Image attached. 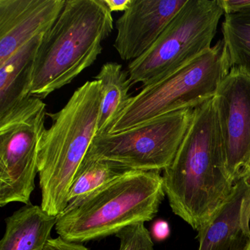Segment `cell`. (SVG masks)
<instances>
[{
	"mask_svg": "<svg viewBox=\"0 0 250 250\" xmlns=\"http://www.w3.org/2000/svg\"><path fill=\"white\" fill-rule=\"evenodd\" d=\"M249 250H250V249H249Z\"/></svg>",
	"mask_w": 250,
	"mask_h": 250,
	"instance_id": "603a6c76",
	"label": "cell"
},
{
	"mask_svg": "<svg viewBox=\"0 0 250 250\" xmlns=\"http://www.w3.org/2000/svg\"><path fill=\"white\" fill-rule=\"evenodd\" d=\"M66 0H0V65L38 36L47 33Z\"/></svg>",
	"mask_w": 250,
	"mask_h": 250,
	"instance_id": "8fae6325",
	"label": "cell"
},
{
	"mask_svg": "<svg viewBox=\"0 0 250 250\" xmlns=\"http://www.w3.org/2000/svg\"><path fill=\"white\" fill-rule=\"evenodd\" d=\"M43 101L0 124V206L32 204L39 173V146L45 130Z\"/></svg>",
	"mask_w": 250,
	"mask_h": 250,
	"instance_id": "ba28073f",
	"label": "cell"
},
{
	"mask_svg": "<svg viewBox=\"0 0 250 250\" xmlns=\"http://www.w3.org/2000/svg\"><path fill=\"white\" fill-rule=\"evenodd\" d=\"M187 0H131L117 20L114 47L124 61H133L157 40Z\"/></svg>",
	"mask_w": 250,
	"mask_h": 250,
	"instance_id": "30bf717a",
	"label": "cell"
},
{
	"mask_svg": "<svg viewBox=\"0 0 250 250\" xmlns=\"http://www.w3.org/2000/svg\"><path fill=\"white\" fill-rule=\"evenodd\" d=\"M224 15L235 14L250 6V0H219Z\"/></svg>",
	"mask_w": 250,
	"mask_h": 250,
	"instance_id": "ffe728a7",
	"label": "cell"
},
{
	"mask_svg": "<svg viewBox=\"0 0 250 250\" xmlns=\"http://www.w3.org/2000/svg\"><path fill=\"white\" fill-rule=\"evenodd\" d=\"M44 35L30 41L0 65V124L42 100L32 95L31 89L35 62Z\"/></svg>",
	"mask_w": 250,
	"mask_h": 250,
	"instance_id": "4fadbf2b",
	"label": "cell"
},
{
	"mask_svg": "<svg viewBox=\"0 0 250 250\" xmlns=\"http://www.w3.org/2000/svg\"><path fill=\"white\" fill-rule=\"evenodd\" d=\"M101 104L100 84L87 81L55 114L45 130L38 156L42 208L58 216L68 206L73 179L96 135Z\"/></svg>",
	"mask_w": 250,
	"mask_h": 250,
	"instance_id": "3957f363",
	"label": "cell"
},
{
	"mask_svg": "<svg viewBox=\"0 0 250 250\" xmlns=\"http://www.w3.org/2000/svg\"><path fill=\"white\" fill-rule=\"evenodd\" d=\"M194 110L170 112L115 134L96 136L86 156L118 162L132 170H165L182 144Z\"/></svg>",
	"mask_w": 250,
	"mask_h": 250,
	"instance_id": "52a82bcc",
	"label": "cell"
},
{
	"mask_svg": "<svg viewBox=\"0 0 250 250\" xmlns=\"http://www.w3.org/2000/svg\"><path fill=\"white\" fill-rule=\"evenodd\" d=\"M112 30V13L104 0H66L39 47L32 95L43 99L72 83L97 60Z\"/></svg>",
	"mask_w": 250,
	"mask_h": 250,
	"instance_id": "7a4b0ae2",
	"label": "cell"
},
{
	"mask_svg": "<svg viewBox=\"0 0 250 250\" xmlns=\"http://www.w3.org/2000/svg\"><path fill=\"white\" fill-rule=\"evenodd\" d=\"M120 240L119 250H153L151 234L144 222L129 225L115 235Z\"/></svg>",
	"mask_w": 250,
	"mask_h": 250,
	"instance_id": "ac0fdd59",
	"label": "cell"
},
{
	"mask_svg": "<svg viewBox=\"0 0 250 250\" xmlns=\"http://www.w3.org/2000/svg\"><path fill=\"white\" fill-rule=\"evenodd\" d=\"M43 250H90L81 243L73 242L62 237L51 238L46 243Z\"/></svg>",
	"mask_w": 250,
	"mask_h": 250,
	"instance_id": "d6986e66",
	"label": "cell"
},
{
	"mask_svg": "<svg viewBox=\"0 0 250 250\" xmlns=\"http://www.w3.org/2000/svg\"><path fill=\"white\" fill-rule=\"evenodd\" d=\"M223 15L219 0H187L153 46L130 62L131 84H156L210 49Z\"/></svg>",
	"mask_w": 250,
	"mask_h": 250,
	"instance_id": "8992f818",
	"label": "cell"
},
{
	"mask_svg": "<svg viewBox=\"0 0 250 250\" xmlns=\"http://www.w3.org/2000/svg\"><path fill=\"white\" fill-rule=\"evenodd\" d=\"M165 195L159 171L131 170L68 204L58 216L55 231L81 244L115 235L129 225L153 220Z\"/></svg>",
	"mask_w": 250,
	"mask_h": 250,
	"instance_id": "277c9868",
	"label": "cell"
},
{
	"mask_svg": "<svg viewBox=\"0 0 250 250\" xmlns=\"http://www.w3.org/2000/svg\"><path fill=\"white\" fill-rule=\"evenodd\" d=\"M111 13L125 12L131 3V0H104Z\"/></svg>",
	"mask_w": 250,
	"mask_h": 250,
	"instance_id": "7402d4cb",
	"label": "cell"
},
{
	"mask_svg": "<svg viewBox=\"0 0 250 250\" xmlns=\"http://www.w3.org/2000/svg\"><path fill=\"white\" fill-rule=\"evenodd\" d=\"M223 40L173 74L143 87L115 123V134L166 114L195 109L214 97L230 70Z\"/></svg>",
	"mask_w": 250,
	"mask_h": 250,
	"instance_id": "5b68a950",
	"label": "cell"
},
{
	"mask_svg": "<svg viewBox=\"0 0 250 250\" xmlns=\"http://www.w3.org/2000/svg\"><path fill=\"white\" fill-rule=\"evenodd\" d=\"M213 99L194 109L182 144L162 175L172 212L197 232L235 185L227 172Z\"/></svg>",
	"mask_w": 250,
	"mask_h": 250,
	"instance_id": "6da1fadb",
	"label": "cell"
},
{
	"mask_svg": "<svg viewBox=\"0 0 250 250\" xmlns=\"http://www.w3.org/2000/svg\"><path fill=\"white\" fill-rule=\"evenodd\" d=\"M131 170L118 162L85 156L68 189V205L84 198Z\"/></svg>",
	"mask_w": 250,
	"mask_h": 250,
	"instance_id": "2e32d148",
	"label": "cell"
},
{
	"mask_svg": "<svg viewBox=\"0 0 250 250\" xmlns=\"http://www.w3.org/2000/svg\"><path fill=\"white\" fill-rule=\"evenodd\" d=\"M222 33L231 68L236 67L250 74V6L225 15Z\"/></svg>",
	"mask_w": 250,
	"mask_h": 250,
	"instance_id": "e0dca14e",
	"label": "cell"
},
{
	"mask_svg": "<svg viewBox=\"0 0 250 250\" xmlns=\"http://www.w3.org/2000/svg\"><path fill=\"white\" fill-rule=\"evenodd\" d=\"M213 99L227 172L235 184L250 171V74L232 67Z\"/></svg>",
	"mask_w": 250,
	"mask_h": 250,
	"instance_id": "9c48e42d",
	"label": "cell"
},
{
	"mask_svg": "<svg viewBox=\"0 0 250 250\" xmlns=\"http://www.w3.org/2000/svg\"><path fill=\"white\" fill-rule=\"evenodd\" d=\"M58 216L37 205H24L5 219L0 250H43Z\"/></svg>",
	"mask_w": 250,
	"mask_h": 250,
	"instance_id": "5bb4252c",
	"label": "cell"
},
{
	"mask_svg": "<svg viewBox=\"0 0 250 250\" xmlns=\"http://www.w3.org/2000/svg\"><path fill=\"white\" fill-rule=\"evenodd\" d=\"M151 236L156 241H162L169 236L170 228L169 223L163 219H159L153 223L151 228Z\"/></svg>",
	"mask_w": 250,
	"mask_h": 250,
	"instance_id": "44dd1931",
	"label": "cell"
},
{
	"mask_svg": "<svg viewBox=\"0 0 250 250\" xmlns=\"http://www.w3.org/2000/svg\"><path fill=\"white\" fill-rule=\"evenodd\" d=\"M95 80L100 84L101 104L96 135L110 133L132 100L129 90L132 85L128 71L121 64L108 62L104 64Z\"/></svg>",
	"mask_w": 250,
	"mask_h": 250,
	"instance_id": "9a60e30c",
	"label": "cell"
},
{
	"mask_svg": "<svg viewBox=\"0 0 250 250\" xmlns=\"http://www.w3.org/2000/svg\"><path fill=\"white\" fill-rule=\"evenodd\" d=\"M250 171L235 182L230 195L198 231V250H249Z\"/></svg>",
	"mask_w": 250,
	"mask_h": 250,
	"instance_id": "7c38bea8",
	"label": "cell"
}]
</instances>
